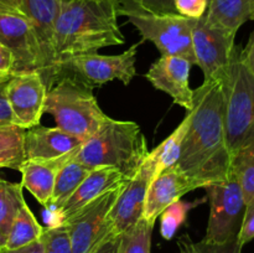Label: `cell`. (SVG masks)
Segmentation results:
<instances>
[{"label":"cell","mask_w":254,"mask_h":253,"mask_svg":"<svg viewBox=\"0 0 254 253\" xmlns=\"http://www.w3.org/2000/svg\"><path fill=\"white\" fill-rule=\"evenodd\" d=\"M79 148L74 149L71 153L49 160H25L17 170L21 174L20 184L22 188L27 189V191H30V193L42 206H49L57 174L67 161L76 155Z\"/></svg>","instance_id":"cell-19"},{"label":"cell","mask_w":254,"mask_h":253,"mask_svg":"<svg viewBox=\"0 0 254 253\" xmlns=\"http://www.w3.org/2000/svg\"><path fill=\"white\" fill-rule=\"evenodd\" d=\"M41 240L45 253H72L68 231L64 223L44 228Z\"/></svg>","instance_id":"cell-31"},{"label":"cell","mask_w":254,"mask_h":253,"mask_svg":"<svg viewBox=\"0 0 254 253\" xmlns=\"http://www.w3.org/2000/svg\"><path fill=\"white\" fill-rule=\"evenodd\" d=\"M47 87L39 71L19 72L6 83V99L14 124L24 129L40 124L45 113Z\"/></svg>","instance_id":"cell-12"},{"label":"cell","mask_w":254,"mask_h":253,"mask_svg":"<svg viewBox=\"0 0 254 253\" xmlns=\"http://www.w3.org/2000/svg\"><path fill=\"white\" fill-rule=\"evenodd\" d=\"M15 73V60L11 52L0 45V81H7Z\"/></svg>","instance_id":"cell-34"},{"label":"cell","mask_w":254,"mask_h":253,"mask_svg":"<svg viewBox=\"0 0 254 253\" xmlns=\"http://www.w3.org/2000/svg\"><path fill=\"white\" fill-rule=\"evenodd\" d=\"M154 225L143 217L121 235L119 253H151V233Z\"/></svg>","instance_id":"cell-28"},{"label":"cell","mask_w":254,"mask_h":253,"mask_svg":"<svg viewBox=\"0 0 254 253\" xmlns=\"http://www.w3.org/2000/svg\"><path fill=\"white\" fill-rule=\"evenodd\" d=\"M254 238V197L246 206L245 217H243L242 227L238 233V241L241 246L247 245Z\"/></svg>","instance_id":"cell-33"},{"label":"cell","mask_w":254,"mask_h":253,"mask_svg":"<svg viewBox=\"0 0 254 253\" xmlns=\"http://www.w3.org/2000/svg\"><path fill=\"white\" fill-rule=\"evenodd\" d=\"M236 47L227 73L221 79L225 102L226 139L230 154L254 140V78Z\"/></svg>","instance_id":"cell-5"},{"label":"cell","mask_w":254,"mask_h":253,"mask_svg":"<svg viewBox=\"0 0 254 253\" xmlns=\"http://www.w3.org/2000/svg\"><path fill=\"white\" fill-rule=\"evenodd\" d=\"M139 44H134L118 55L84 54L74 56L61 64V72L69 71L91 86H101L111 81H121L128 86L135 77V62Z\"/></svg>","instance_id":"cell-10"},{"label":"cell","mask_w":254,"mask_h":253,"mask_svg":"<svg viewBox=\"0 0 254 253\" xmlns=\"http://www.w3.org/2000/svg\"><path fill=\"white\" fill-rule=\"evenodd\" d=\"M118 16V0H67L55 25L60 72L61 64L72 57L123 45L126 39L119 29Z\"/></svg>","instance_id":"cell-2"},{"label":"cell","mask_w":254,"mask_h":253,"mask_svg":"<svg viewBox=\"0 0 254 253\" xmlns=\"http://www.w3.org/2000/svg\"><path fill=\"white\" fill-rule=\"evenodd\" d=\"M210 0H174V7L178 15L189 19H200L206 14Z\"/></svg>","instance_id":"cell-32"},{"label":"cell","mask_w":254,"mask_h":253,"mask_svg":"<svg viewBox=\"0 0 254 253\" xmlns=\"http://www.w3.org/2000/svg\"><path fill=\"white\" fill-rule=\"evenodd\" d=\"M205 17L211 24L237 34L245 22L252 20V0H210Z\"/></svg>","instance_id":"cell-20"},{"label":"cell","mask_w":254,"mask_h":253,"mask_svg":"<svg viewBox=\"0 0 254 253\" xmlns=\"http://www.w3.org/2000/svg\"><path fill=\"white\" fill-rule=\"evenodd\" d=\"M0 45L6 47L14 56L15 73L40 72L39 42L31 21L25 15L0 10Z\"/></svg>","instance_id":"cell-13"},{"label":"cell","mask_w":254,"mask_h":253,"mask_svg":"<svg viewBox=\"0 0 254 253\" xmlns=\"http://www.w3.org/2000/svg\"><path fill=\"white\" fill-rule=\"evenodd\" d=\"M119 16L129 14H176L174 0H118Z\"/></svg>","instance_id":"cell-30"},{"label":"cell","mask_w":254,"mask_h":253,"mask_svg":"<svg viewBox=\"0 0 254 253\" xmlns=\"http://www.w3.org/2000/svg\"><path fill=\"white\" fill-rule=\"evenodd\" d=\"M252 20H254V0H252Z\"/></svg>","instance_id":"cell-40"},{"label":"cell","mask_w":254,"mask_h":253,"mask_svg":"<svg viewBox=\"0 0 254 253\" xmlns=\"http://www.w3.org/2000/svg\"><path fill=\"white\" fill-rule=\"evenodd\" d=\"M189 123H190V114H186L184 121L176 126L175 130L163 141L159 144L153 151H149L148 156L150 160L153 161L154 166H155V173H154V179L165 171L166 169L171 168L178 163L179 158H180L181 151V144H183V139L185 136L186 129H188Z\"/></svg>","instance_id":"cell-24"},{"label":"cell","mask_w":254,"mask_h":253,"mask_svg":"<svg viewBox=\"0 0 254 253\" xmlns=\"http://www.w3.org/2000/svg\"><path fill=\"white\" fill-rule=\"evenodd\" d=\"M0 253H45L44 242L40 238L39 241H35V242L24 246L21 248H17V250H1Z\"/></svg>","instance_id":"cell-38"},{"label":"cell","mask_w":254,"mask_h":253,"mask_svg":"<svg viewBox=\"0 0 254 253\" xmlns=\"http://www.w3.org/2000/svg\"><path fill=\"white\" fill-rule=\"evenodd\" d=\"M22 189L21 184L0 180V251L6 246L12 222L25 201Z\"/></svg>","instance_id":"cell-22"},{"label":"cell","mask_w":254,"mask_h":253,"mask_svg":"<svg viewBox=\"0 0 254 253\" xmlns=\"http://www.w3.org/2000/svg\"><path fill=\"white\" fill-rule=\"evenodd\" d=\"M190 123L175 164L189 178L205 188L231 174V154L225 126V102L220 81H203L193 89Z\"/></svg>","instance_id":"cell-1"},{"label":"cell","mask_w":254,"mask_h":253,"mask_svg":"<svg viewBox=\"0 0 254 253\" xmlns=\"http://www.w3.org/2000/svg\"><path fill=\"white\" fill-rule=\"evenodd\" d=\"M25 131L26 129L16 124L0 126V169L19 170L25 161Z\"/></svg>","instance_id":"cell-25"},{"label":"cell","mask_w":254,"mask_h":253,"mask_svg":"<svg viewBox=\"0 0 254 253\" xmlns=\"http://www.w3.org/2000/svg\"><path fill=\"white\" fill-rule=\"evenodd\" d=\"M45 113L54 117L56 126L83 143L108 119L94 97L93 86L74 74L60 77L47 91Z\"/></svg>","instance_id":"cell-4"},{"label":"cell","mask_w":254,"mask_h":253,"mask_svg":"<svg viewBox=\"0 0 254 253\" xmlns=\"http://www.w3.org/2000/svg\"><path fill=\"white\" fill-rule=\"evenodd\" d=\"M193 64L180 56H161L145 73L146 79L158 91L169 94L174 103L190 112L193 107V89L190 71Z\"/></svg>","instance_id":"cell-15"},{"label":"cell","mask_w":254,"mask_h":253,"mask_svg":"<svg viewBox=\"0 0 254 253\" xmlns=\"http://www.w3.org/2000/svg\"><path fill=\"white\" fill-rule=\"evenodd\" d=\"M179 253H242L238 237L228 240L226 242L215 243L201 240L198 242L191 240L189 235H184L178 240Z\"/></svg>","instance_id":"cell-29"},{"label":"cell","mask_w":254,"mask_h":253,"mask_svg":"<svg viewBox=\"0 0 254 253\" xmlns=\"http://www.w3.org/2000/svg\"><path fill=\"white\" fill-rule=\"evenodd\" d=\"M148 143L139 124L108 117L98 131L74 155L88 169L113 168L130 180L148 156Z\"/></svg>","instance_id":"cell-3"},{"label":"cell","mask_w":254,"mask_h":253,"mask_svg":"<svg viewBox=\"0 0 254 253\" xmlns=\"http://www.w3.org/2000/svg\"><path fill=\"white\" fill-rule=\"evenodd\" d=\"M155 166L149 156L138 173L126 184L108 215V222L114 235H122L135 225L144 213L146 192L154 179Z\"/></svg>","instance_id":"cell-14"},{"label":"cell","mask_w":254,"mask_h":253,"mask_svg":"<svg viewBox=\"0 0 254 253\" xmlns=\"http://www.w3.org/2000/svg\"><path fill=\"white\" fill-rule=\"evenodd\" d=\"M129 179H127L121 171L113 168H97L92 169L87 178L81 183V185L77 188L71 195V197L64 202V205L57 211L59 216V223H64L69 216L76 213L81 210L83 206L88 205L97 197L103 195L107 191L112 190L116 186L121 184L127 183Z\"/></svg>","instance_id":"cell-18"},{"label":"cell","mask_w":254,"mask_h":253,"mask_svg":"<svg viewBox=\"0 0 254 253\" xmlns=\"http://www.w3.org/2000/svg\"><path fill=\"white\" fill-rule=\"evenodd\" d=\"M67 0H21L22 11L31 21L36 34L41 55L40 74L51 88L55 82L61 77L56 52H55V25Z\"/></svg>","instance_id":"cell-11"},{"label":"cell","mask_w":254,"mask_h":253,"mask_svg":"<svg viewBox=\"0 0 254 253\" xmlns=\"http://www.w3.org/2000/svg\"><path fill=\"white\" fill-rule=\"evenodd\" d=\"M210 201V217L203 241L221 243L238 237L246 212V201L237 178L211 183L205 188Z\"/></svg>","instance_id":"cell-6"},{"label":"cell","mask_w":254,"mask_h":253,"mask_svg":"<svg viewBox=\"0 0 254 253\" xmlns=\"http://www.w3.org/2000/svg\"><path fill=\"white\" fill-rule=\"evenodd\" d=\"M205 201L206 198H198L195 201H185L180 198V200L169 205L159 216V218H160V233L164 240H173L179 228L184 225V222L188 218L189 212Z\"/></svg>","instance_id":"cell-27"},{"label":"cell","mask_w":254,"mask_h":253,"mask_svg":"<svg viewBox=\"0 0 254 253\" xmlns=\"http://www.w3.org/2000/svg\"><path fill=\"white\" fill-rule=\"evenodd\" d=\"M127 17L143 40L155 45L161 56H180L196 64L192 49L195 19L178 14H129Z\"/></svg>","instance_id":"cell-7"},{"label":"cell","mask_w":254,"mask_h":253,"mask_svg":"<svg viewBox=\"0 0 254 253\" xmlns=\"http://www.w3.org/2000/svg\"><path fill=\"white\" fill-rule=\"evenodd\" d=\"M127 183L104 192L64 221L72 253H91L102 241L114 235L108 222V215Z\"/></svg>","instance_id":"cell-8"},{"label":"cell","mask_w":254,"mask_h":253,"mask_svg":"<svg viewBox=\"0 0 254 253\" xmlns=\"http://www.w3.org/2000/svg\"><path fill=\"white\" fill-rule=\"evenodd\" d=\"M196 189H202L198 183L189 178L176 165L159 174L150 183L146 192L143 218L155 225L160 213L184 195Z\"/></svg>","instance_id":"cell-16"},{"label":"cell","mask_w":254,"mask_h":253,"mask_svg":"<svg viewBox=\"0 0 254 253\" xmlns=\"http://www.w3.org/2000/svg\"><path fill=\"white\" fill-rule=\"evenodd\" d=\"M231 173L237 178L247 205L254 197V140L231 155Z\"/></svg>","instance_id":"cell-26"},{"label":"cell","mask_w":254,"mask_h":253,"mask_svg":"<svg viewBox=\"0 0 254 253\" xmlns=\"http://www.w3.org/2000/svg\"><path fill=\"white\" fill-rule=\"evenodd\" d=\"M0 10L25 15L22 11L21 0H0Z\"/></svg>","instance_id":"cell-39"},{"label":"cell","mask_w":254,"mask_h":253,"mask_svg":"<svg viewBox=\"0 0 254 253\" xmlns=\"http://www.w3.org/2000/svg\"><path fill=\"white\" fill-rule=\"evenodd\" d=\"M42 233L44 227L37 222L26 201H24L12 222L4 250H17L30 245L35 241H39L42 237Z\"/></svg>","instance_id":"cell-23"},{"label":"cell","mask_w":254,"mask_h":253,"mask_svg":"<svg viewBox=\"0 0 254 253\" xmlns=\"http://www.w3.org/2000/svg\"><path fill=\"white\" fill-rule=\"evenodd\" d=\"M235 37V32L211 24L205 15L195 20L192 49L205 81H221L227 73L236 50Z\"/></svg>","instance_id":"cell-9"},{"label":"cell","mask_w":254,"mask_h":253,"mask_svg":"<svg viewBox=\"0 0 254 253\" xmlns=\"http://www.w3.org/2000/svg\"><path fill=\"white\" fill-rule=\"evenodd\" d=\"M240 57L246 68L248 69V72L252 74L254 78V31L251 35L250 40H248L247 46L240 51Z\"/></svg>","instance_id":"cell-37"},{"label":"cell","mask_w":254,"mask_h":253,"mask_svg":"<svg viewBox=\"0 0 254 253\" xmlns=\"http://www.w3.org/2000/svg\"><path fill=\"white\" fill-rule=\"evenodd\" d=\"M89 171H91V169L84 166L79 161L74 160V156L62 166L61 170L57 174L54 192H52L51 201H50V205L54 206L56 212L71 197L72 193L77 190L82 181L87 178Z\"/></svg>","instance_id":"cell-21"},{"label":"cell","mask_w":254,"mask_h":253,"mask_svg":"<svg viewBox=\"0 0 254 253\" xmlns=\"http://www.w3.org/2000/svg\"><path fill=\"white\" fill-rule=\"evenodd\" d=\"M121 251V235H111L102 241L91 253H119Z\"/></svg>","instance_id":"cell-36"},{"label":"cell","mask_w":254,"mask_h":253,"mask_svg":"<svg viewBox=\"0 0 254 253\" xmlns=\"http://www.w3.org/2000/svg\"><path fill=\"white\" fill-rule=\"evenodd\" d=\"M7 81H0V126L14 124L11 111H10L9 103H7L6 99V93H5Z\"/></svg>","instance_id":"cell-35"},{"label":"cell","mask_w":254,"mask_h":253,"mask_svg":"<svg viewBox=\"0 0 254 253\" xmlns=\"http://www.w3.org/2000/svg\"><path fill=\"white\" fill-rule=\"evenodd\" d=\"M83 144L81 139L59 126H36L26 129L24 138L25 160H49L68 154Z\"/></svg>","instance_id":"cell-17"}]
</instances>
